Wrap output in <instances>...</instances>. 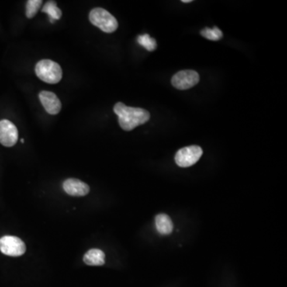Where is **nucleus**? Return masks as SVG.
Returning <instances> with one entry per match:
<instances>
[{
    "instance_id": "1",
    "label": "nucleus",
    "mask_w": 287,
    "mask_h": 287,
    "mask_svg": "<svg viewBox=\"0 0 287 287\" xmlns=\"http://www.w3.org/2000/svg\"><path fill=\"white\" fill-rule=\"evenodd\" d=\"M113 110L118 116L120 126L125 131L133 130L150 119V114L146 109L129 107L122 102L117 103Z\"/></svg>"
},
{
    "instance_id": "2",
    "label": "nucleus",
    "mask_w": 287,
    "mask_h": 287,
    "mask_svg": "<svg viewBox=\"0 0 287 287\" xmlns=\"http://www.w3.org/2000/svg\"><path fill=\"white\" fill-rule=\"evenodd\" d=\"M35 73L39 78L49 84H56L61 81L63 70L55 62L44 59L36 64Z\"/></svg>"
},
{
    "instance_id": "3",
    "label": "nucleus",
    "mask_w": 287,
    "mask_h": 287,
    "mask_svg": "<svg viewBox=\"0 0 287 287\" xmlns=\"http://www.w3.org/2000/svg\"><path fill=\"white\" fill-rule=\"evenodd\" d=\"M90 21L105 33H112L118 27L115 17L103 8H94L90 13Z\"/></svg>"
},
{
    "instance_id": "4",
    "label": "nucleus",
    "mask_w": 287,
    "mask_h": 287,
    "mask_svg": "<svg viewBox=\"0 0 287 287\" xmlns=\"http://www.w3.org/2000/svg\"><path fill=\"white\" fill-rule=\"evenodd\" d=\"M202 155L203 150L199 146H188L177 152L175 156V161L180 167H188L198 162Z\"/></svg>"
},
{
    "instance_id": "5",
    "label": "nucleus",
    "mask_w": 287,
    "mask_h": 287,
    "mask_svg": "<svg viewBox=\"0 0 287 287\" xmlns=\"http://www.w3.org/2000/svg\"><path fill=\"white\" fill-rule=\"evenodd\" d=\"M26 244L16 236H6L0 239V251L5 255L19 257L26 252Z\"/></svg>"
},
{
    "instance_id": "6",
    "label": "nucleus",
    "mask_w": 287,
    "mask_h": 287,
    "mask_svg": "<svg viewBox=\"0 0 287 287\" xmlns=\"http://www.w3.org/2000/svg\"><path fill=\"white\" fill-rule=\"evenodd\" d=\"M199 81V76L194 70H187L178 72L171 78V84L181 91L195 87Z\"/></svg>"
},
{
    "instance_id": "7",
    "label": "nucleus",
    "mask_w": 287,
    "mask_h": 287,
    "mask_svg": "<svg viewBox=\"0 0 287 287\" xmlns=\"http://www.w3.org/2000/svg\"><path fill=\"white\" fill-rule=\"evenodd\" d=\"M19 138L16 126L8 120L0 121V144L6 147L15 146Z\"/></svg>"
},
{
    "instance_id": "8",
    "label": "nucleus",
    "mask_w": 287,
    "mask_h": 287,
    "mask_svg": "<svg viewBox=\"0 0 287 287\" xmlns=\"http://www.w3.org/2000/svg\"><path fill=\"white\" fill-rule=\"evenodd\" d=\"M39 99H40L41 103L44 107L45 110L48 113L55 115L61 110V101L54 93L42 91L39 94Z\"/></svg>"
},
{
    "instance_id": "9",
    "label": "nucleus",
    "mask_w": 287,
    "mask_h": 287,
    "mask_svg": "<svg viewBox=\"0 0 287 287\" xmlns=\"http://www.w3.org/2000/svg\"><path fill=\"white\" fill-rule=\"evenodd\" d=\"M63 189L72 196H85L90 192L88 184L77 179H68L63 183Z\"/></svg>"
},
{
    "instance_id": "10",
    "label": "nucleus",
    "mask_w": 287,
    "mask_h": 287,
    "mask_svg": "<svg viewBox=\"0 0 287 287\" xmlns=\"http://www.w3.org/2000/svg\"><path fill=\"white\" fill-rule=\"evenodd\" d=\"M155 225L159 234L168 236L173 231V223L171 218L166 214H159L155 217Z\"/></svg>"
},
{
    "instance_id": "11",
    "label": "nucleus",
    "mask_w": 287,
    "mask_h": 287,
    "mask_svg": "<svg viewBox=\"0 0 287 287\" xmlns=\"http://www.w3.org/2000/svg\"><path fill=\"white\" fill-rule=\"evenodd\" d=\"M105 253L100 249H91L84 255L83 261L89 266H102L105 264Z\"/></svg>"
},
{
    "instance_id": "12",
    "label": "nucleus",
    "mask_w": 287,
    "mask_h": 287,
    "mask_svg": "<svg viewBox=\"0 0 287 287\" xmlns=\"http://www.w3.org/2000/svg\"><path fill=\"white\" fill-rule=\"evenodd\" d=\"M42 11L49 15V19H50L51 23L54 22L55 20H59V19H61V10L58 8L57 4H56L54 1H48V2L45 4Z\"/></svg>"
},
{
    "instance_id": "13",
    "label": "nucleus",
    "mask_w": 287,
    "mask_h": 287,
    "mask_svg": "<svg viewBox=\"0 0 287 287\" xmlns=\"http://www.w3.org/2000/svg\"><path fill=\"white\" fill-rule=\"evenodd\" d=\"M200 34L203 37L211 41H219L223 38V32H221L217 26L214 28H205L201 31Z\"/></svg>"
},
{
    "instance_id": "14",
    "label": "nucleus",
    "mask_w": 287,
    "mask_h": 287,
    "mask_svg": "<svg viewBox=\"0 0 287 287\" xmlns=\"http://www.w3.org/2000/svg\"><path fill=\"white\" fill-rule=\"evenodd\" d=\"M137 43L140 46H143L144 48H146V50H149V51H153V50H156L157 46V41L150 37L147 34L140 35L137 38Z\"/></svg>"
},
{
    "instance_id": "15",
    "label": "nucleus",
    "mask_w": 287,
    "mask_h": 287,
    "mask_svg": "<svg viewBox=\"0 0 287 287\" xmlns=\"http://www.w3.org/2000/svg\"><path fill=\"white\" fill-rule=\"evenodd\" d=\"M42 4H43L42 0H29V1H27L26 14L28 19H32L36 15Z\"/></svg>"
},
{
    "instance_id": "16",
    "label": "nucleus",
    "mask_w": 287,
    "mask_h": 287,
    "mask_svg": "<svg viewBox=\"0 0 287 287\" xmlns=\"http://www.w3.org/2000/svg\"><path fill=\"white\" fill-rule=\"evenodd\" d=\"M182 2L184 4H188V3H191L192 1L191 0H183Z\"/></svg>"
},
{
    "instance_id": "17",
    "label": "nucleus",
    "mask_w": 287,
    "mask_h": 287,
    "mask_svg": "<svg viewBox=\"0 0 287 287\" xmlns=\"http://www.w3.org/2000/svg\"><path fill=\"white\" fill-rule=\"evenodd\" d=\"M21 141H22V143H24V139H22V140H21Z\"/></svg>"
}]
</instances>
